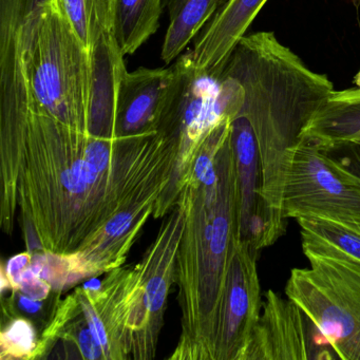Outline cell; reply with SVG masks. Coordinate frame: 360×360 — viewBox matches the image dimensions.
I'll use <instances>...</instances> for the list:
<instances>
[{
  "label": "cell",
  "instance_id": "1",
  "mask_svg": "<svg viewBox=\"0 0 360 360\" xmlns=\"http://www.w3.org/2000/svg\"><path fill=\"white\" fill-rule=\"evenodd\" d=\"M0 155L3 229L20 207L29 252L75 254L90 277L113 227L167 214L178 166L159 130L96 136L29 108L16 86L0 89Z\"/></svg>",
  "mask_w": 360,
  "mask_h": 360
},
{
  "label": "cell",
  "instance_id": "2",
  "mask_svg": "<svg viewBox=\"0 0 360 360\" xmlns=\"http://www.w3.org/2000/svg\"><path fill=\"white\" fill-rule=\"evenodd\" d=\"M184 214L176 283L182 335L172 358L214 360L229 260L239 239V193L231 132L210 130L178 183Z\"/></svg>",
  "mask_w": 360,
  "mask_h": 360
},
{
  "label": "cell",
  "instance_id": "3",
  "mask_svg": "<svg viewBox=\"0 0 360 360\" xmlns=\"http://www.w3.org/2000/svg\"><path fill=\"white\" fill-rule=\"evenodd\" d=\"M223 73L235 77L243 88V100L236 115L248 123L254 134L262 172L263 201L276 229L284 235L286 153L300 140L309 120L328 104L334 84L328 75L309 69L271 31L242 37Z\"/></svg>",
  "mask_w": 360,
  "mask_h": 360
},
{
  "label": "cell",
  "instance_id": "4",
  "mask_svg": "<svg viewBox=\"0 0 360 360\" xmlns=\"http://www.w3.org/2000/svg\"><path fill=\"white\" fill-rule=\"evenodd\" d=\"M13 34L22 52L29 108L88 130L90 52L60 1L49 0Z\"/></svg>",
  "mask_w": 360,
  "mask_h": 360
},
{
  "label": "cell",
  "instance_id": "5",
  "mask_svg": "<svg viewBox=\"0 0 360 360\" xmlns=\"http://www.w3.org/2000/svg\"><path fill=\"white\" fill-rule=\"evenodd\" d=\"M309 267L294 269L285 295L342 360H360V261L302 242Z\"/></svg>",
  "mask_w": 360,
  "mask_h": 360
},
{
  "label": "cell",
  "instance_id": "6",
  "mask_svg": "<svg viewBox=\"0 0 360 360\" xmlns=\"http://www.w3.org/2000/svg\"><path fill=\"white\" fill-rule=\"evenodd\" d=\"M183 227L184 214L176 205L143 260L134 269H126L122 328L128 356L136 359L155 357L170 286L176 282Z\"/></svg>",
  "mask_w": 360,
  "mask_h": 360
},
{
  "label": "cell",
  "instance_id": "7",
  "mask_svg": "<svg viewBox=\"0 0 360 360\" xmlns=\"http://www.w3.org/2000/svg\"><path fill=\"white\" fill-rule=\"evenodd\" d=\"M285 218H326L360 223V174L304 138L286 153Z\"/></svg>",
  "mask_w": 360,
  "mask_h": 360
},
{
  "label": "cell",
  "instance_id": "8",
  "mask_svg": "<svg viewBox=\"0 0 360 360\" xmlns=\"http://www.w3.org/2000/svg\"><path fill=\"white\" fill-rule=\"evenodd\" d=\"M258 252L240 240L233 248L221 298L214 360H244L262 309Z\"/></svg>",
  "mask_w": 360,
  "mask_h": 360
},
{
  "label": "cell",
  "instance_id": "9",
  "mask_svg": "<svg viewBox=\"0 0 360 360\" xmlns=\"http://www.w3.org/2000/svg\"><path fill=\"white\" fill-rule=\"evenodd\" d=\"M231 127L239 193V239L260 252L273 245L282 235L263 201L262 172L254 134L238 115L231 119Z\"/></svg>",
  "mask_w": 360,
  "mask_h": 360
},
{
  "label": "cell",
  "instance_id": "10",
  "mask_svg": "<svg viewBox=\"0 0 360 360\" xmlns=\"http://www.w3.org/2000/svg\"><path fill=\"white\" fill-rule=\"evenodd\" d=\"M309 321L298 305L267 290L244 360L311 359Z\"/></svg>",
  "mask_w": 360,
  "mask_h": 360
},
{
  "label": "cell",
  "instance_id": "11",
  "mask_svg": "<svg viewBox=\"0 0 360 360\" xmlns=\"http://www.w3.org/2000/svg\"><path fill=\"white\" fill-rule=\"evenodd\" d=\"M172 79V67L125 71L117 98V129L121 136L157 131Z\"/></svg>",
  "mask_w": 360,
  "mask_h": 360
},
{
  "label": "cell",
  "instance_id": "12",
  "mask_svg": "<svg viewBox=\"0 0 360 360\" xmlns=\"http://www.w3.org/2000/svg\"><path fill=\"white\" fill-rule=\"evenodd\" d=\"M269 0H227L204 27L189 53L198 70L222 75L242 37Z\"/></svg>",
  "mask_w": 360,
  "mask_h": 360
},
{
  "label": "cell",
  "instance_id": "13",
  "mask_svg": "<svg viewBox=\"0 0 360 360\" xmlns=\"http://www.w3.org/2000/svg\"><path fill=\"white\" fill-rule=\"evenodd\" d=\"M90 62L88 131L96 136H121L117 129V98L122 77L127 69L115 31H106L96 39L90 50Z\"/></svg>",
  "mask_w": 360,
  "mask_h": 360
},
{
  "label": "cell",
  "instance_id": "14",
  "mask_svg": "<svg viewBox=\"0 0 360 360\" xmlns=\"http://www.w3.org/2000/svg\"><path fill=\"white\" fill-rule=\"evenodd\" d=\"M301 138L328 153L360 142V103L328 100L309 120Z\"/></svg>",
  "mask_w": 360,
  "mask_h": 360
},
{
  "label": "cell",
  "instance_id": "15",
  "mask_svg": "<svg viewBox=\"0 0 360 360\" xmlns=\"http://www.w3.org/2000/svg\"><path fill=\"white\" fill-rule=\"evenodd\" d=\"M164 0H115L113 31L124 56L136 53L157 32Z\"/></svg>",
  "mask_w": 360,
  "mask_h": 360
},
{
  "label": "cell",
  "instance_id": "16",
  "mask_svg": "<svg viewBox=\"0 0 360 360\" xmlns=\"http://www.w3.org/2000/svg\"><path fill=\"white\" fill-rule=\"evenodd\" d=\"M220 6V0H186L180 11L170 18L162 48V60L169 65L198 33L208 24Z\"/></svg>",
  "mask_w": 360,
  "mask_h": 360
},
{
  "label": "cell",
  "instance_id": "17",
  "mask_svg": "<svg viewBox=\"0 0 360 360\" xmlns=\"http://www.w3.org/2000/svg\"><path fill=\"white\" fill-rule=\"evenodd\" d=\"M301 241L330 248L360 261V223L326 218H301Z\"/></svg>",
  "mask_w": 360,
  "mask_h": 360
},
{
  "label": "cell",
  "instance_id": "18",
  "mask_svg": "<svg viewBox=\"0 0 360 360\" xmlns=\"http://www.w3.org/2000/svg\"><path fill=\"white\" fill-rule=\"evenodd\" d=\"M84 45L91 50L96 39L113 30L115 0H58Z\"/></svg>",
  "mask_w": 360,
  "mask_h": 360
},
{
  "label": "cell",
  "instance_id": "19",
  "mask_svg": "<svg viewBox=\"0 0 360 360\" xmlns=\"http://www.w3.org/2000/svg\"><path fill=\"white\" fill-rule=\"evenodd\" d=\"M39 343L33 322L13 316L1 333V359H33Z\"/></svg>",
  "mask_w": 360,
  "mask_h": 360
},
{
  "label": "cell",
  "instance_id": "20",
  "mask_svg": "<svg viewBox=\"0 0 360 360\" xmlns=\"http://www.w3.org/2000/svg\"><path fill=\"white\" fill-rule=\"evenodd\" d=\"M49 0H0V37L22 28Z\"/></svg>",
  "mask_w": 360,
  "mask_h": 360
},
{
  "label": "cell",
  "instance_id": "21",
  "mask_svg": "<svg viewBox=\"0 0 360 360\" xmlns=\"http://www.w3.org/2000/svg\"><path fill=\"white\" fill-rule=\"evenodd\" d=\"M52 290V286L43 278L37 275L31 266H29L22 271L15 290L12 292H20L34 300L45 301L50 296Z\"/></svg>",
  "mask_w": 360,
  "mask_h": 360
},
{
  "label": "cell",
  "instance_id": "22",
  "mask_svg": "<svg viewBox=\"0 0 360 360\" xmlns=\"http://www.w3.org/2000/svg\"><path fill=\"white\" fill-rule=\"evenodd\" d=\"M32 262V254L27 250L22 254L16 255L8 261L7 266L3 267L1 273L5 274L9 281L11 290H15L18 279L25 269H28Z\"/></svg>",
  "mask_w": 360,
  "mask_h": 360
},
{
  "label": "cell",
  "instance_id": "23",
  "mask_svg": "<svg viewBox=\"0 0 360 360\" xmlns=\"http://www.w3.org/2000/svg\"><path fill=\"white\" fill-rule=\"evenodd\" d=\"M347 148L351 153L352 161H353V170L360 174V146L359 145L351 144L342 147ZM341 149V148H340Z\"/></svg>",
  "mask_w": 360,
  "mask_h": 360
},
{
  "label": "cell",
  "instance_id": "24",
  "mask_svg": "<svg viewBox=\"0 0 360 360\" xmlns=\"http://www.w3.org/2000/svg\"><path fill=\"white\" fill-rule=\"evenodd\" d=\"M185 1L186 0H164V4H165L168 14H169V18H174L180 11Z\"/></svg>",
  "mask_w": 360,
  "mask_h": 360
},
{
  "label": "cell",
  "instance_id": "25",
  "mask_svg": "<svg viewBox=\"0 0 360 360\" xmlns=\"http://www.w3.org/2000/svg\"><path fill=\"white\" fill-rule=\"evenodd\" d=\"M354 84L357 86V89L359 90L360 94V70L358 71L355 77H354Z\"/></svg>",
  "mask_w": 360,
  "mask_h": 360
},
{
  "label": "cell",
  "instance_id": "26",
  "mask_svg": "<svg viewBox=\"0 0 360 360\" xmlns=\"http://www.w3.org/2000/svg\"><path fill=\"white\" fill-rule=\"evenodd\" d=\"M354 144H355V145H359V146H360V142H358V143H354ZM349 145H351V144H349Z\"/></svg>",
  "mask_w": 360,
  "mask_h": 360
}]
</instances>
